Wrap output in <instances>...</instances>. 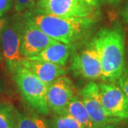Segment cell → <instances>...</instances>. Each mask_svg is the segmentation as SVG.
<instances>
[{"label": "cell", "instance_id": "25", "mask_svg": "<svg viewBox=\"0 0 128 128\" xmlns=\"http://www.w3.org/2000/svg\"><path fill=\"white\" fill-rule=\"evenodd\" d=\"M0 96H1V89H0Z\"/></svg>", "mask_w": 128, "mask_h": 128}, {"label": "cell", "instance_id": "6", "mask_svg": "<svg viewBox=\"0 0 128 128\" xmlns=\"http://www.w3.org/2000/svg\"><path fill=\"white\" fill-rule=\"evenodd\" d=\"M24 22L18 20L6 22L2 29L0 42L2 55L6 61L8 68H11L24 59L21 53L22 31Z\"/></svg>", "mask_w": 128, "mask_h": 128}, {"label": "cell", "instance_id": "8", "mask_svg": "<svg viewBox=\"0 0 128 128\" xmlns=\"http://www.w3.org/2000/svg\"><path fill=\"white\" fill-rule=\"evenodd\" d=\"M102 102L107 114L119 121L128 120V97L115 82L98 83Z\"/></svg>", "mask_w": 128, "mask_h": 128}, {"label": "cell", "instance_id": "15", "mask_svg": "<svg viewBox=\"0 0 128 128\" xmlns=\"http://www.w3.org/2000/svg\"><path fill=\"white\" fill-rule=\"evenodd\" d=\"M17 127V110L9 103H0V128Z\"/></svg>", "mask_w": 128, "mask_h": 128}, {"label": "cell", "instance_id": "5", "mask_svg": "<svg viewBox=\"0 0 128 128\" xmlns=\"http://www.w3.org/2000/svg\"><path fill=\"white\" fill-rule=\"evenodd\" d=\"M72 69L75 73L86 80H102L101 58L92 41H91L80 52H76L72 56Z\"/></svg>", "mask_w": 128, "mask_h": 128}, {"label": "cell", "instance_id": "4", "mask_svg": "<svg viewBox=\"0 0 128 128\" xmlns=\"http://www.w3.org/2000/svg\"><path fill=\"white\" fill-rule=\"evenodd\" d=\"M34 11L62 18H94L96 8L82 0H37Z\"/></svg>", "mask_w": 128, "mask_h": 128}, {"label": "cell", "instance_id": "26", "mask_svg": "<svg viewBox=\"0 0 128 128\" xmlns=\"http://www.w3.org/2000/svg\"><path fill=\"white\" fill-rule=\"evenodd\" d=\"M126 128H128V126H127V127H126Z\"/></svg>", "mask_w": 128, "mask_h": 128}, {"label": "cell", "instance_id": "1", "mask_svg": "<svg viewBox=\"0 0 128 128\" xmlns=\"http://www.w3.org/2000/svg\"><path fill=\"white\" fill-rule=\"evenodd\" d=\"M94 18H62L33 11L25 20L36 25L46 34L58 42L73 46L91 32Z\"/></svg>", "mask_w": 128, "mask_h": 128}, {"label": "cell", "instance_id": "17", "mask_svg": "<svg viewBox=\"0 0 128 128\" xmlns=\"http://www.w3.org/2000/svg\"><path fill=\"white\" fill-rule=\"evenodd\" d=\"M16 11L21 12L25 10L32 9L35 7L36 0H14Z\"/></svg>", "mask_w": 128, "mask_h": 128}, {"label": "cell", "instance_id": "14", "mask_svg": "<svg viewBox=\"0 0 128 128\" xmlns=\"http://www.w3.org/2000/svg\"><path fill=\"white\" fill-rule=\"evenodd\" d=\"M16 128H48V122L39 115L17 111Z\"/></svg>", "mask_w": 128, "mask_h": 128}, {"label": "cell", "instance_id": "23", "mask_svg": "<svg viewBox=\"0 0 128 128\" xmlns=\"http://www.w3.org/2000/svg\"><path fill=\"white\" fill-rule=\"evenodd\" d=\"M6 22L7 21L4 18H0V38H1V34H2V29H4L5 24H6Z\"/></svg>", "mask_w": 128, "mask_h": 128}, {"label": "cell", "instance_id": "22", "mask_svg": "<svg viewBox=\"0 0 128 128\" xmlns=\"http://www.w3.org/2000/svg\"><path fill=\"white\" fill-rule=\"evenodd\" d=\"M122 20L124 21L125 24L128 25V4L125 7V8L122 10Z\"/></svg>", "mask_w": 128, "mask_h": 128}, {"label": "cell", "instance_id": "20", "mask_svg": "<svg viewBox=\"0 0 128 128\" xmlns=\"http://www.w3.org/2000/svg\"><path fill=\"white\" fill-rule=\"evenodd\" d=\"M91 128H121L117 124H104V125H93Z\"/></svg>", "mask_w": 128, "mask_h": 128}, {"label": "cell", "instance_id": "2", "mask_svg": "<svg viewBox=\"0 0 128 128\" xmlns=\"http://www.w3.org/2000/svg\"><path fill=\"white\" fill-rule=\"evenodd\" d=\"M101 58L102 75L105 82H116L123 72L125 64L124 36L119 27L103 28L92 38Z\"/></svg>", "mask_w": 128, "mask_h": 128}, {"label": "cell", "instance_id": "21", "mask_svg": "<svg viewBox=\"0 0 128 128\" xmlns=\"http://www.w3.org/2000/svg\"><path fill=\"white\" fill-rule=\"evenodd\" d=\"M82 1L88 4L89 5H91V6L96 8H97L100 6V4L102 2V0H82Z\"/></svg>", "mask_w": 128, "mask_h": 128}, {"label": "cell", "instance_id": "3", "mask_svg": "<svg viewBox=\"0 0 128 128\" xmlns=\"http://www.w3.org/2000/svg\"><path fill=\"white\" fill-rule=\"evenodd\" d=\"M12 78L24 101L37 113L47 116L50 113L47 100L48 85L20 64L9 68Z\"/></svg>", "mask_w": 128, "mask_h": 128}, {"label": "cell", "instance_id": "12", "mask_svg": "<svg viewBox=\"0 0 128 128\" xmlns=\"http://www.w3.org/2000/svg\"><path fill=\"white\" fill-rule=\"evenodd\" d=\"M72 48V45L66 44V43L57 41V42L48 46L47 48H45L37 55L26 58L32 60L46 61V62L66 66L68 58L71 55Z\"/></svg>", "mask_w": 128, "mask_h": 128}, {"label": "cell", "instance_id": "18", "mask_svg": "<svg viewBox=\"0 0 128 128\" xmlns=\"http://www.w3.org/2000/svg\"><path fill=\"white\" fill-rule=\"evenodd\" d=\"M116 84L128 97V66H126L121 76L116 81Z\"/></svg>", "mask_w": 128, "mask_h": 128}, {"label": "cell", "instance_id": "24", "mask_svg": "<svg viewBox=\"0 0 128 128\" xmlns=\"http://www.w3.org/2000/svg\"><path fill=\"white\" fill-rule=\"evenodd\" d=\"M106 1L112 4H118L119 2H121L122 0H106Z\"/></svg>", "mask_w": 128, "mask_h": 128}, {"label": "cell", "instance_id": "7", "mask_svg": "<svg viewBox=\"0 0 128 128\" xmlns=\"http://www.w3.org/2000/svg\"><path fill=\"white\" fill-rule=\"evenodd\" d=\"M80 96L93 125L118 124L119 120L110 116L102 102L98 83L90 81L82 88Z\"/></svg>", "mask_w": 128, "mask_h": 128}, {"label": "cell", "instance_id": "19", "mask_svg": "<svg viewBox=\"0 0 128 128\" xmlns=\"http://www.w3.org/2000/svg\"><path fill=\"white\" fill-rule=\"evenodd\" d=\"M12 6V0H0V18Z\"/></svg>", "mask_w": 128, "mask_h": 128}, {"label": "cell", "instance_id": "11", "mask_svg": "<svg viewBox=\"0 0 128 128\" xmlns=\"http://www.w3.org/2000/svg\"><path fill=\"white\" fill-rule=\"evenodd\" d=\"M19 64L29 70L48 86L54 82L56 79L66 74V69L65 66L46 61L24 58Z\"/></svg>", "mask_w": 128, "mask_h": 128}, {"label": "cell", "instance_id": "16", "mask_svg": "<svg viewBox=\"0 0 128 128\" xmlns=\"http://www.w3.org/2000/svg\"><path fill=\"white\" fill-rule=\"evenodd\" d=\"M47 122L48 128H85L72 116L66 113L54 114Z\"/></svg>", "mask_w": 128, "mask_h": 128}, {"label": "cell", "instance_id": "10", "mask_svg": "<svg viewBox=\"0 0 128 128\" xmlns=\"http://www.w3.org/2000/svg\"><path fill=\"white\" fill-rule=\"evenodd\" d=\"M57 42L27 20H24L22 31L21 53L24 58L37 55L45 48Z\"/></svg>", "mask_w": 128, "mask_h": 128}, {"label": "cell", "instance_id": "13", "mask_svg": "<svg viewBox=\"0 0 128 128\" xmlns=\"http://www.w3.org/2000/svg\"><path fill=\"white\" fill-rule=\"evenodd\" d=\"M64 113L72 116L85 128H91L93 126L81 96L74 95L66 106Z\"/></svg>", "mask_w": 128, "mask_h": 128}, {"label": "cell", "instance_id": "9", "mask_svg": "<svg viewBox=\"0 0 128 128\" xmlns=\"http://www.w3.org/2000/svg\"><path fill=\"white\" fill-rule=\"evenodd\" d=\"M74 96V85L69 78L60 76L49 84L47 91V100L50 112L62 114Z\"/></svg>", "mask_w": 128, "mask_h": 128}]
</instances>
